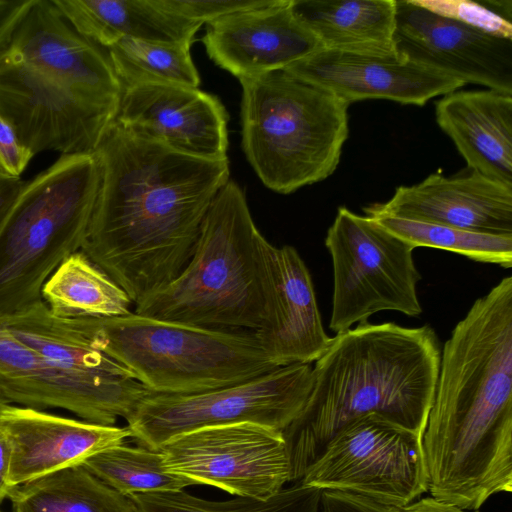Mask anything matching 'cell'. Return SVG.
<instances>
[{
	"instance_id": "cell-1",
	"label": "cell",
	"mask_w": 512,
	"mask_h": 512,
	"mask_svg": "<svg viewBox=\"0 0 512 512\" xmlns=\"http://www.w3.org/2000/svg\"><path fill=\"white\" fill-rule=\"evenodd\" d=\"M94 155L100 185L81 251L136 305L188 264L229 160L177 152L115 119Z\"/></svg>"
},
{
	"instance_id": "cell-2",
	"label": "cell",
	"mask_w": 512,
	"mask_h": 512,
	"mask_svg": "<svg viewBox=\"0 0 512 512\" xmlns=\"http://www.w3.org/2000/svg\"><path fill=\"white\" fill-rule=\"evenodd\" d=\"M430 496L466 510L512 490V277L444 343L422 436Z\"/></svg>"
},
{
	"instance_id": "cell-3",
	"label": "cell",
	"mask_w": 512,
	"mask_h": 512,
	"mask_svg": "<svg viewBox=\"0 0 512 512\" xmlns=\"http://www.w3.org/2000/svg\"><path fill=\"white\" fill-rule=\"evenodd\" d=\"M441 350L429 326L362 323L331 338L312 366V383L297 418L282 431L292 481L352 420L380 415L421 438L432 405Z\"/></svg>"
},
{
	"instance_id": "cell-4",
	"label": "cell",
	"mask_w": 512,
	"mask_h": 512,
	"mask_svg": "<svg viewBox=\"0 0 512 512\" xmlns=\"http://www.w3.org/2000/svg\"><path fill=\"white\" fill-rule=\"evenodd\" d=\"M267 240L229 179L213 199L186 267L134 313L186 325L257 331L267 314Z\"/></svg>"
},
{
	"instance_id": "cell-5",
	"label": "cell",
	"mask_w": 512,
	"mask_h": 512,
	"mask_svg": "<svg viewBox=\"0 0 512 512\" xmlns=\"http://www.w3.org/2000/svg\"><path fill=\"white\" fill-rule=\"evenodd\" d=\"M74 319L92 347L155 394L202 393L279 368L252 331L198 327L134 312Z\"/></svg>"
},
{
	"instance_id": "cell-6",
	"label": "cell",
	"mask_w": 512,
	"mask_h": 512,
	"mask_svg": "<svg viewBox=\"0 0 512 512\" xmlns=\"http://www.w3.org/2000/svg\"><path fill=\"white\" fill-rule=\"evenodd\" d=\"M245 156L270 190L290 194L331 176L348 138V104L280 69L245 77Z\"/></svg>"
},
{
	"instance_id": "cell-7",
	"label": "cell",
	"mask_w": 512,
	"mask_h": 512,
	"mask_svg": "<svg viewBox=\"0 0 512 512\" xmlns=\"http://www.w3.org/2000/svg\"><path fill=\"white\" fill-rule=\"evenodd\" d=\"M99 185L94 154L62 155L25 183L0 229V315L42 300L50 275L81 251Z\"/></svg>"
},
{
	"instance_id": "cell-8",
	"label": "cell",
	"mask_w": 512,
	"mask_h": 512,
	"mask_svg": "<svg viewBox=\"0 0 512 512\" xmlns=\"http://www.w3.org/2000/svg\"><path fill=\"white\" fill-rule=\"evenodd\" d=\"M325 246L333 266L329 327L336 334L384 310L410 317L422 313L417 295L422 276L414 263L415 248L375 219L339 207Z\"/></svg>"
},
{
	"instance_id": "cell-9",
	"label": "cell",
	"mask_w": 512,
	"mask_h": 512,
	"mask_svg": "<svg viewBox=\"0 0 512 512\" xmlns=\"http://www.w3.org/2000/svg\"><path fill=\"white\" fill-rule=\"evenodd\" d=\"M311 383V364H291L202 393H151L127 427L140 446L156 450L179 434L208 426L249 422L282 432L302 411Z\"/></svg>"
},
{
	"instance_id": "cell-10",
	"label": "cell",
	"mask_w": 512,
	"mask_h": 512,
	"mask_svg": "<svg viewBox=\"0 0 512 512\" xmlns=\"http://www.w3.org/2000/svg\"><path fill=\"white\" fill-rule=\"evenodd\" d=\"M298 482L408 505L428 490L422 438L380 415L361 416L333 436Z\"/></svg>"
},
{
	"instance_id": "cell-11",
	"label": "cell",
	"mask_w": 512,
	"mask_h": 512,
	"mask_svg": "<svg viewBox=\"0 0 512 512\" xmlns=\"http://www.w3.org/2000/svg\"><path fill=\"white\" fill-rule=\"evenodd\" d=\"M158 450L168 472L236 497L267 500L292 481L283 433L260 424L194 429L169 439Z\"/></svg>"
},
{
	"instance_id": "cell-12",
	"label": "cell",
	"mask_w": 512,
	"mask_h": 512,
	"mask_svg": "<svg viewBox=\"0 0 512 512\" xmlns=\"http://www.w3.org/2000/svg\"><path fill=\"white\" fill-rule=\"evenodd\" d=\"M117 111L93 103L5 47L0 51V116L34 155L94 154Z\"/></svg>"
},
{
	"instance_id": "cell-13",
	"label": "cell",
	"mask_w": 512,
	"mask_h": 512,
	"mask_svg": "<svg viewBox=\"0 0 512 512\" xmlns=\"http://www.w3.org/2000/svg\"><path fill=\"white\" fill-rule=\"evenodd\" d=\"M394 48L402 58L491 90L512 94V39L396 0Z\"/></svg>"
},
{
	"instance_id": "cell-14",
	"label": "cell",
	"mask_w": 512,
	"mask_h": 512,
	"mask_svg": "<svg viewBox=\"0 0 512 512\" xmlns=\"http://www.w3.org/2000/svg\"><path fill=\"white\" fill-rule=\"evenodd\" d=\"M115 120L136 136L202 159L228 158V113L198 88L147 83L123 89Z\"/></svg>"
},
{
	"instance_id": "cell-15",
	"label": "cell",
	"mask_w": 512,
	"mask_h": 512,
	"mask_svg": "<svg viewBox=\"0 0 512 512\" xmlns=\"http://www.w3.org/2000/svg\"><path fill=\"white\" fill-rule=\"evenodd\" d=\"M283 70L348 105L366 99H385L424 106L430 99L466 85L397 53L375 55L321 49Z\"/></svg>"
},
{
	"instance_id": "cell-16",
	"label": "cell",
	"mask_w": 512,
	"mask_h": 512,
	"mask_svg": "<svg viewBox=\"0 0 512 512\" xmlns=\"http://www.w3.org/2000/svg\"><path fill=\"white\" fill-rule=\"evenodd\" d=\"M6 47L79 96L118 112L123 88L108 54L77 33L52 0H32Z\"/></svg>"
},
{
	"instance_id": "cell-17",
	"label": "cell",
	"mask_w": 512,
	"mask_h": 512,
	"mask_svg": "<svg viewBox=\"0 0 512 512\" xmlns=\"http://www.w3.org/2000/svg\"><path fill=\"white\" fill-rule=\"evenodd\" d=\"M0 433L10 447L12 488L80 465L131 438L127 426L101 425L10 404L0 406Z\"/></svg>"
},
{
	"instance_id": "cell-18",
	"label": "cell",
	"mask_w": 512,
	"mask_h": 512,
	"mask_svg": "<svg viewBox=\"0 0 512 512\" xmlns=\"http://www.w3.org/2000/svg\"><path fill=\"white\" fill-rule=\"evenodd\" d=\"M291 0L228 14L205 23L209 58L239 80L290 64L323 49L294 15Z\"/></svg>"
},
{
	"instance_id": "cell-19",
	"label": "cell",
	"mask_w": 512,
	"mask_h": 512,
	"mask_svg": "<svg viewBox=\"0 0 512 512\" xmlns=\"http://www.w3.org/2000/svg\"><path fill=\"white\" fill-rule=\"evenodd\" d=\"M366 216L395 217L459 229L512 236V187L475 171L430 174L412 186H400L385 203L363 208Z\"/></svg>"
},
{
	"instance_id": "cell-20",
	"label": "cell",
	"mask_w": 512,
	"mask_h": 512,
	"mask_svg": "<svg viewBox=\"0 0 512 512\" xmlns=\"http://www.w3.org/2000/svg\"><path fill=\"white\" fill-rule=\"evenodd\" d=\"M267 314L255 337L278 366L311 364L328 348L308 268L289 245H265Z\"/></svg>"
},
{
	"instance_id": "cell-21",
	"label": "cell",
	"mask_w": 512,
	"mask_h": 512,
	"mask_svg": "<svg viewBox=\"0 0 512 512\" xmlns=\"http://www.w3.org/2000/svg\"><path fill=\"white\" fill-rule=\"evenodd\" d=\"M2 323L44 360L120 402L133 413L152 392L123 365L91 346L72 317L57 316L43 300L7 315Z\"/></svg>"
},
{
	"instance_id": "cell-22",
	"label": "cell",
	"mask_w": 512,
	"mask_h": 512,
	"mask_svg": "<svg viewBox=\"0 0 512 512\" xmlns=\"http://www.w3.org/2000/svg\"><path fill=\"white\" fill-rule=\"evenodd\" d=\"M0 402L40 410L62 409L101 425H115L124 415L115 400L44 360L1 319Z\"/></svg>"
},
{
	"instance_id": "cell-23",
	"label": "cell",
	"mask_w": 512,
	"mask_h": 512,
	"mask_svg": "<svg viewBox=\"0 0 512 512\" xmlns=\"http://www.w3.org/2000/svg\"><path fill=\"white\" fill-rule=\"evenodd\" d=\"M435 116L470 170L512 187V94L455 90L437 101Z\"/></svg>"
},
{
	"instance_id": "cell-24",
	"label": "cell",
	"mask_w": 512,
	"mask_h": 512,
	"mask_svg": "<svg viewBox=\"0 0 512 512\" xmlns=\"http://www.w3.org/2000/svg\"><path fill=\"white\" fill-rule=\"evenodd\" d=\"M71 27L108 49L122 38L190 48L203 25L163 8L158 0H52Z\"/></svg>"
},
{
	"instance_id": "cell-25",
	"label": "cell",
	"mask_w": 512,
	"mask_h": 512,
	"mask_svg": "<svg viewBox=\"0 0 512 512\" xmlns=\"http://www.w3.org/2000/svg\"><path fill=\"white\" fill-rule=\"evenodd\" d=\"M290 6L323 49L375 55L396 53V0H291Z\"/></svg>"
},
{
	"instance_id": "cell-26",
	"label": "cell",
	"mask_w": 512,
	"mask_h": 512,
	"mask_svg": "<svg viewBox=\"0 0 512 512\" xmlns=\"http://www.w3.org/2000/svg\"><path fill=\"white\" fill-rule=\"evenodd\" d=\"M13 512H139L130 497L111 488L82 464L11 489Z\"/></svg>"
},
{
	"instance_id": "cell-27",
	"label": "cell",
	"mask_w": 512,
	"mask_h": 512,
	"mask_svg": "<svg viewBox=\"0 0 512 512\" xmlns=\"http://www.w3.org/2000/svg\"><path fill=\"white\" fill-rule=\"evenodd\" d=\"M41 298L61 317H118L129 313L126 292L82 251L64 259L44 283Z\"/></svg>"
},
{
	"instance_id": "cell-28",
	"label": "cell",
	"mask_w": 512,
	"mask_h": 512,
	"mask_svg": "<svg viewBox=\"0 0 512 512\" xmlns=\"http://www.w3.org/2000/svg\"><path fill=\"white\" fill-rule=\"evenodd\" d=\"M107 50L123 89L147 83L193 88L200 84L188 47L122 38Z\"/></svg>"
},
{
	"instance_id": "cell-29",
	"label": "cell",
	"mask_w": 512,
	"mask_h": 512,
	"mask_svg": "<svg viewBox=\"0 0 512 512\" xmlns=\"http://www.w3.org/2000/svg\"><path fill=\"white\" fill-rule=\"evenodd\" d=\"M82 465L119 493L175 492L194 483L168 472L160 450L124 443L107 448L86 459Z\"/></svg>"
},
{
	"instance_id": "cell-30",
	"label": "cell",
	"mask_w": 512,
	"mask_h": 512,
	"mask_svg": "<svg viewBox=\"0 0 512 512\" xmlns=\"http://www.w3.org/2000/svg\"><path fill=\"white\" fill-rule=\"evenodd\" d=\"M414 248L431 247L474 261L512 267V236L494 235L391 215L369 216Z\"/></svg>"
},
{
	"instance_id": "cell-31",
	"label": "cell",
	"mask_w": 512,
	"mask_h": 512,
	"mask_svg": "<svg viewBox=\"0 0 512 512\" xmlns=\"http://www.w3.org/2000/svg\"><path fill=\"white\" fill-rule=\"evenodd\" d=\"M321 495V489L296 482L267 500L235 497L211 501L185 490L139 493L128 497L139 512H320Z\"/></svg>"
},
{
	"instance_id": "cell-32",
	"label": "cell",
	"mask_w": 512,
	"mask_h": 512,
	"mask_svg": "<svg viewBox=\"0 0 512 512\" xmlns=\"http://www.w3.org/2000/svg\"><path fill=\"white\" fill-rule=\"evenodd\" d=\"M437 14L450 17L496 36L512 39V2L469 0H414Z\"/></svg>"
},
{
	"instance_id": "cell-33",
	"label": "cell",
	"mask_w": 512,
	"mask_h": 512,
	"mask_svg": "<svg viewBox=\"0 0 512 512\" xmlns=\"http://www.w3.org/2000/svg\"><path fill=\"white\" fill-rule=\"evenodd\" d=\"M273 0H158L166 10L202 24L239 11L264 7Z\"/></svg>"
},
{
	"instance_id": "cell-34",
	"label": "cell",
	"mask_w": 512,
	"mask_h": 512,
	"mask_svg": "<svg viewBox=\"0 0 512 512\" xmlns=\"http://www.w3.org/2000/svg\"><path fill=\"white\" fill-rule=\"evenodd\" d=\"M33 156L0 116V169L11 177L20 178Z\"/></svg>"
},
{
	"instance_id": "cell-35",
	"label": "cell",
	"mask_w": 512,
	"mask_h": 512,
	"mask_svg": "<svg viewBox=\"0 0 512 512\" xmlns=\"http://www.w3.org/2000/svg\"><path fill=\"white\" fill-rule=\"evenodd\" d=\"M320 512H397V509L363 496L324 490Z\"/></svg>"
},
{
	"instance_id": "cell-36",
	"label": "cell",
	"mask_w": 512,
	"mask_h": 512,
	"mask_svg": "<svg viewBox=\"0 0 512 512\" xmlns=\"http://www.w3.org/2000/svg\"><path fill=\"white\" fill-rule=\"evenodd\" d=\"M31 2L32 0H0V51L7 46L14 28Z\"/></svg>"
},
{
	"instance_id": "cell-37",
	"label": "cell",
	"mask_w": 512,
	"mask_h": 512,
	"mask_svg": "<svg viewBox=\"0 0 512 512\" xmlns=\"http://www.w3.org/2000/svg\"><path fill=\"white\" fill-rule=\"evenodd\" d=\"M25 182L11 177L0 169V229Z\"/></svg>"
},
{
	"instance_id": "cell-38",
	"label": "cell",
	"mask_w": 512,
	"mask_h": 512,
	"mask_svg": "<svg viewBox=\"0 0 512 512\" xmlns=\"http://www.w3.org/2000/svg\"><path fill=\"white\" fill-rule=\"evenodd\" d=\"M397 512H470L459 506L442 502L432 496L420 498L412 503L396 507Z\"/></svg>"
},
{
	"instance_id": "cell-39",
	"label": "cell",
	"mask_w": 512,
	"mask_h": 512,
	"mask_svg": "<svg viewBox=\"0 0 512 512\" xmlns=\"http://www.w3.org/2000/svg\"><path fill=\"white\" fill-rule=\"evenodd\" d=\"M10 472V447L0 433V505L8 498L12 487L9 483Z\"/></svg>"
},
{
	"instance_id": "cell-40",
	"label": "cell",
	"mask_w": 512,
	"mask_h": 512,
	"mask_svg": "<svg viewBox=\"0 0 512 512\" xmlns=\"http://www.w3.org/2000/svg\"><path fill=\"white\" fill-rule=\"evenodd\" d=\"M3 405L1 402H0V406Z\"/></svg>"
},
{
	"instance_id": "cell-41",
	"label": "cell",
	"mask_w": 512,
	"mask_h": 512,
	"mask_svg": "<svg viewBox=\"0 0 512 512\" xmlns=\"http://www.w3.org/2000/svg\"><path fill=\"white\" fill-rule=\"evenodd\" d=\"M1 512V511H0Z\"/></svg>"
}]
</instances>
